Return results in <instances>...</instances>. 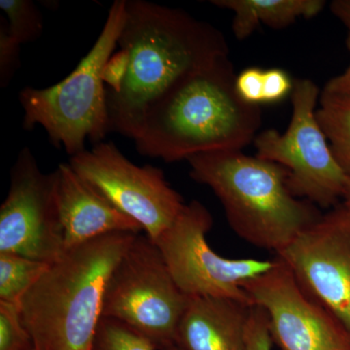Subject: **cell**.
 I'll return each mask as SVG.
<instances>
[{"mask_svg": "<svg viewBox=\"0 0 350 350\" xmlns=\"http://www.w3.org/2000/svg\"><path fill=\"white\" fill-rule=\"evenodd\" d=\"M319 98V87L312 80H295L287 131L280 133L269 129L253 142L258 158L288 170V187L295 197L331 209L342 202L349 176L336 160L317 121Z\"/></svg>", "mask_w": 350, "mask_h": 350, "instance_id": "7", "label": "cell"}, {"mask_svg": "<svg viewBox=\"0 0 350 350\" xmlns=\"http://www.w3.org/2000/svg\"><path fill=\"white\" fill-rule=\"evenodd\" d=\"M57 214L66 250L112 232L144 231L82 178L69 163L52 172Z\"/></svg>", "mask_w": 350, "mask_h": 350, "instance_id": "13", "label": "cell"}, {"mask_svg": "<svg viewBox=\"0 0 350 350\" xmlns=\"http://www.w3.org/2000/svg\"><path fill=\"white\" fill-rule=\"evenodd\" d=\"M49 265L14 253L0 252V301L20 306Z\"/></svg>", "mask_w": 350, "mask_h": 350, "instance_id": "17", "label": "cell"}, {"mask_svg": "<svg viewBox=\"0 0 350 350\" xmlns=\"http://www.w3.org/2000/svg\"></svg>", "mask_w": 350, "mask_h": 350, "instance_id": "30", "label": "cell"}, {"mask_svg": "<svg viewBox=\"0 0 350 350\" xmlns=\"http://www.w3.org/2000/svg\"><path fill=\"white\" fill-rule=\"evenodd\" d=\"M276 256L350 333V207L322 214Z\"/></svg>", "mask_w": 350, "mask_h": 350, "instance_id": "12", "label": "cell"}, {"mask_svg": "<svg viewBox=\"0 0 350 350\" xmlns=\"http://www.w3.org/2000/svg\"><path fill=\"white\" fill-rule=\"evenodd\" d=\"M273 344L268 315L260 306H251L246 329L245 350H271Z\"/></svg>", "mask_w": 350, "mask_h": 350, "instance_id": "22", "label": "cell"}, {"mask_svg": "<svg viewBox=\"0 0 350 350\" xmlns=\"http://www.w3.org/2000/svg\"><path fill=\"white\" fill-rule=\"evenodd\" d=\"M213 224L208 209L192 200L154 243L177 286L188 297H220L252 306L241 285L271 269L275 260L221 256L207 243Z\"/></svg>", "mask_w": 350, "mask_h": 350, "instance_id": "8", "label": "cell"}, {"mask_svg": "<svg viewBox=\"0 0 350 350\" xmlns=\"http://www.w3.org/2000/svg\"><path fill=\"white\" fill-rule=\"evenodd\" d=\"M0 350H36L20 306L0 301Z\"/></svg>", "mask_w": 350, "mask_h": 350, "instance_id": "20", "label": "cell"}, {"mask_svg": "<svg viewBox=\"0 0 350 350\" xmlns=\"http://www.w3.org/2000/svg\"><path fill=\"white\" fill-rule=\"evenodd\" d=\"M342 202H344L345 206L350 207V177L347 179V187H345Z\"/></svg>", "mask_w": 350, "mask_h": 350, "instance_id": "28", "label": "cell"}, {"mask_svg": "<svg viewBox=\"0 0 350 350\" xmlns=\"http://www.w3.org/2000/svg\"><path fill=\"white\" fill-rule=\"evenodd\" d=\"M69 165L121 213L137 221L155 241L183 209V198L165 180L162 170L138 167L113 142L70 157Z\"/></svg>", "mask_w": 350, "mask_h": 350, "instance_id": "9", "label": "cell"}, {"mask_svg": "<svg viewBox=\"0 0 350 350\" xmlns=\"http://www.w3.org/2000/svg\"><path fill=\"white\" fill-rule=\"evenodd\" d=\"M189 298L156 243L138 234L108 280L103 317L121 322L162 350L176 344Z\"/></svg>", "mask_w": 350, "mask_h": 350, "instance_id": "6", "label": "cell"}, {"mask_svg": "<svg viewBox=\"0 0 350 350\" xmlns=\"http://www.w3.org/2000/svg\"><path fill=\"white\" fill-rule=\"evenodd\" d=\"M162 350H183L181 349L179 345H177L176 344L169 345V347H165V349H163Z\"/></svg>", "mask_w": 350, "mask_h": 350, "instance_id": "29", "label": "cell"}, {"mask_svg": "<svg viewBox=\"0 0 350 350\" xmlns=\"http://www.w3.org/2000/svg\"><path fill=\"white\" fill-rule=\"evenodd\" d=\"M347 47L350 52V31L347 32ZM323 91L331 94H350V64L344 73L332 78L327 83Z\"/></svg>", "mask_w": 350, "mask_h": 350, "instance_id": "26", "label": "cell"}, {"mask_svg": "<svg viewBox=\"0 0 350 350\" xmlns=\"http://www.w3.org/2000/svg\"><path fill=\"white\" fill-rule=\"evenodd\" d=\"M229 57L179 80L145 114L133 138L138 153L172 163L254 142L262 110L239 98Z\"/></svg>", "mask_w": 350, "mask_h": 350, "instance_id": "2", "label": "cell"}, {"mask_svg": "<svg viewBox=\"0 0 350 350\" xmlns=\"http://www.w3.org/2000/svg\"><path fill=\"white\" fill-rule=\"evenodd\" d=\"M21 44L12 38L8 22L0 20V86L7 87L20 66Z\"/></svg>", "mask_w": 350, "mask_h": 350, "instance_id": "21", "label": "cell"}, {"mask_svg": "<svg viewBox=\"0 0 350 350\" xmlns=\"http://www.w3.org/2000/svg\"><path fill=\"white\" fill-rule=\"evenodd\" d=\"M293 83L289 75L280 68L265 70L264 103H278L291 94Z\"/></svg>", "mask_w": 350, "mask_h": 350, "instance_id": "24", "label": "cell"}, {"mask_svg": "<svg viewBox=\"0 0 350 350\" xmlns=\"http://www.w3.org/2000/svg\"><path fill=\"white\" fill-rule=\"evenodd\" d=\"M190 176L220 200L232 231L260 250L282 252L322 215L314 204L295 197L289 172L241 150L190 157Z\"/></svg>", "mask_w": 350, "mask_h": 350, "instance_id": "4", "label": "cell"}, {"mask_svg": "<svg viewBox=\"0 0 350 350\" xmlns=\"http://www.w3.org/2000/svg\"><path fill=\"white\" fill-rule=\"evenodd\" d=\"M317 118L336 160L350 177V94L322 91Z\"/></svg>", "mask_w": 350, "mask_h": 350, "instance_id": "16", "label": "cell"}, {"mask_svg": "<svg viewBox=\"0 0 350 350\" xmlns=\"http://www.w3.org/2000/svg\"><path fill=\"white\" fill-rule=\"evenodd\" d=\"M137 234H105L51 262L19 306L36 350H91L108 280Z\"/></svg>", "mask_w": 350, "mask_h": 350, "instance_id": "3", "label": "cell"}, {"mask_svg": "<svg viewBox=\"0 0 350 350\" xmlns=\"http://www.w3.org/2000/svg\"><path fill=\"white\" fill-rule=\"evenodd\" d=\"M264 73L259 68H248L236 77V90L239 98L250 105L264 103Z\"/></svg>", "mask_w": 350, "mask_h": 350, "instance_id": "23", "label": "cell"}, {"mask_svg": "<svg viewBox=\"0 0 350 350\" xmlns=\"http://www.w3.org/2000/svg\"><path fill=\"white\" fill-rule=\"evenodd\" d=\"M251 305L220 297H190L177 330L183 350H245Z\"/></svg>", "mask_w": 350, "mask_h": 350, "instance_id": "14", "label": "cell"}, {"mask_svg": "<svg viewBox=\"0 0 350 350\" xmlns=\"http://www.w3.org/2000/svg\"><path fill=\"white\" fill-rule=\"evenodd\" d=\"M91 350H158L150 340L128 326L112 319L103 317L96 330Z\"/></svg>", "mask_w": 350, "mask_h": 350, "instance_id": "19", "label": "cell"}, {"mask_svg": "<svg viewBox=\"0 0 350 350\" xmlns=\"http://www.w3.org/2000/svg\"><path fill=\"white\" fill-rule=\"evenodd\" d=\"M213 5L234 12L232 29L239 40L250 38L260 25L283 29L300 18L321 12L323 0H213Z\"/></svg>", "mask_w": 350, "mask_h": 350, "instance_id": "15", "label": "cell"}, {"mask_svg": "<svg viewBox=\"0 0 350 350\" xmlns=\"http://www.w3.org/2000/svg\"><path fill=\"white\" fill-rule=\"evenodd\" d=\"M126 0L113 2L98 38L75 70L54 86L25 87L19 94L25 130L41 126L57 148L69 155L84 151L85 142H103L109 133L103 68L112 56L126 22Z\"/></svg>", "mask_w": 350, "mask_h": 350, "instance_id": "5", "label": "cell"}, {"mask_svg": "<svg viewBox=\"0 0 350 350\" xmlns=\"http://www.w3.org/2000/svg\"><path fill=\"white\" fill-rule=\"evenodd\" d=\"M0 8L8 18L11 36L21 45L36 40L42 33V16L31 0H0Z\"/></svg>", "mask_w": 350, "mask_h": 350, "instance_id": "18", "label": "cell"}, {"mask_svg": "<svg viewBox=\"0 0 350 350\" xmlns=\"http://www.w3.org/2000/svg\"><path fill=\"white\" fill-rule=\"evenodd\" d=\"M331 12L350 31V0H334L330 4Z\"/></svg>", "mask_w": 350, "mask_h": 350, "instance_id": "27", "label": "cell"}, {"mask_svg": "<svg viewBox=\"0 0 350 350\" xmlns=\"http://www.w3.org/2000/svg\"><path fill=\"white\" fill-rule=\"evenodd\" d=\"M120 49L130 57L118 93L107 90L108 130L135 137L149 108L182 78L229 57L224 34L180 9L126 0Z\"/></svg>", "mask_w": 350, "mask_h": 350, "instance_id": "1", "label": "cell"}, {"mask_svg": "<svg viewBox=\"0 0 350 350\" xmlns=\"http://www.w3.org/2000/svg\"><path fill=\"white\" fill-rule=\"evenodd\" d=\"M273 266L243 282L252 306L268 315L273 342L280 350H350V333L306 292L292 269L275 256Z\"/></svg>", "mask_w": 350, "mask_h": 350, "instance_id": "10", "label": "cell"}, {"mask_svg": "<svg viewBox=\"0 0 350 350\" xmlns=\"http://www.w3.org/2000/svg\"><path fill=\"white\" fill-rule=\"evenodd\" d=\"M66 251L52 174L39 169L29 147L18 154L0 206V252L51 264Z\"/></svg>", "mask_w": 350, "mask_h": 350, "instance_id": "11", "label": "cell"}, {"mask_svg": "<svg viewBox=\"0 0 350 350\" xmlns=\"http://www.w3.org/2000/svg\"><path fill=\"white\" fill-rule=\"evenodd\" d=\"M129 66L130 57L125 50L120 49L110 57L101 75L108 92L118 93L128 73Z\"/></svg>", "mask_w": 350, "mask_h": 350, "instance_id": "25", "label": "cell"}]
</instances>
